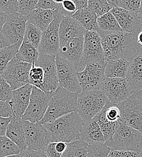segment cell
I'll return each instance as SVG.
<instances>
[{
	"mask_svg": "<svg viewBox=\"0 0 142 157\" xmlns=\"http://www.w3.org/2000/svg\"><path fill=\"white\" fill-rule=\"evenodd\" d=\"M137 33L119 32L101 37L105 63L109 60H129L142 48L137 42Z\"/></svg>",
	"mask_w": 142,
	"mask_h": 157,
	"instance_id": "6da1fadb",
	"label": "cell"
},
{
	"mask_svg": "<svg viewBox=\"0 0 142 157\" xmlns=\"http://www.w3.org/2000/svg\"><path fill=\"white\" fill-rule=\"evenodd\" d=\"M85 121L78 112H73L42 124L48 132L51 141L69 143L80 138Z\"/></svg>",
	"mask_w": 142,
	"mask_h": 157,
	"instance_id": "7a4b0ae2",
	"label": "cell"
},
{
	"mask_svg": "<svg viewBox=\"0 0 142 157\" xmlns=\"http://www.w3.org/2000/svg\"><path fill=\"white\" fill-rule=\"evenodd\" d=\"M78 94L59 86L53 93L47 111L40 123L44 124L71 113L78 112Z\"/></svg>",
	"mask_w": 142,
	"mask_h": 157,
	"instance_id": "3957f363",
	"label": "cell"
},
{
	"mask_svg": "<svg viewBox=\"0 0 142 157\" xmlns=\"http://www.w3.org/2000/svg\"><path fill=\"white\" fill-rule=\"evenodd\" d=\"M111 150L134 151L142 154V134L120 121L114 135L106 140Z\"/></svg>",
	"mask_w": 142,
	"mask_h": 157,
	"instance_id": "277c9868",
	"label": "cell"
},
{
	"mask_svg": "<svg viewBox=\"0 0 142 157\" xmlns=\"http://www.w3.org/2000/svg\"><path fill=\"white\" fill-rule=\"evenodd\" d=\"M108 101L101 90L82 92L78 97V113L84 121H88L99 114Z\"/></svg>",
	"mask_w": 142,
	"mask_h": 157,
	"instance_id": "5b68a950",
	"label": "cell"
},
{
	"mask_svg": "<svg viewBox=\"0 0 142 157\" xmlns=\"http://www.w3.org/2000/svg\"><path fill=\"white\" fill-rule=\"evenodd\" d=\"M53 21L42 33L41 42L38 50L41 54L56 56L58 54L60 47L59 28L63 15L62 9L53 10Z\"/></svg>",
	"mask_w": 142,
	"mask_h": 157,
	"instance_id": "8992f818",
	"label": "cell"
},
{
	"mask_svg": "<svg viewBox=\"0 0 142 157\" xmlns=\"http://www.w3.org/2000/svg\"><path fill=\"white\" fill-rule=\"evenodd\" d=\"M105 63L104 61L90 62L85 65L82 71L77 72L82 92L101 90L102 85L105 78Z\"/></svg>",
	"mask_w": 142,
	"mask_h": 157,
	"instance_id": "52a82bcc",
	"label": "cell"
},
{
	"mask_svg": "<svg viewBox=\"0 0 142 157\" xmlns=\"http://www.w3.org/2000/svg\"><path fill=\"white\" fill-rule=\"evenodd\" d=\"M53 94L33 86L29 104L21 118L33 123L40 122L47 111Z\"/></svg>",
	"mask_w": 142,
	"mask_h": 157,
	"instance_id": "ba28073f",
	"label": "cell"
},
{
	"mask_svg": "<svg viewBox=\"0 0 142 157\" xmlns=\"http://www.w3.org/2000/svg\"><path fill=\"white\" fill-rule=\"evenodd\" d=\"M56 66L59 86L70 92L81 94L82 90L75 67L58 55L56 56Z\"/></svg>",
	"mask_w": 142,
	"mask_h": 157,
	"instance_id": "9c48e42d",
	"label": "cell"
},
{
	"mask_svg": "<svg viewBox=\"0 0 142 157\" xmlns=\"http://www.w3.org/2000/svg\"><path fill=\"white\" fill-rule=\"evenodd\" d=\"M32 66V64L19 60L15 57L0 76L5 78L13 91L29 83V75Z\"/></svg>",
	"mask_w": 142,
	"mask_h": 157,
	"instance_id": "30bf717a",
	"label": "cell"
},
{
	"mask_svg": "<svg viewBox=\"0 0 142 157\" xmlns=\"http://www.w3.org/2000/svg\"><path fill=\"white\" fill-rule=\"evenodd\" d=\"M23 125L27 149L45 152L51 140L44 126L40 122L33 123L24 120Z\"/></svg>",
	"mask_w": 142,
	"mask_h": 157,
	"instance_id": "8fae6325",
	"label": "cell"
},
{
	"mask_svg": "<svg viewBox=\"0 0 142 157\" xmlns=\"http://www.w3.org/2000/svg\"><path fill=\"white\" fill-rule=\"evenodd\" d=\"M121 111L119 121L142 134V101L131 96L117 105Z\"/></svg>",
	"mask_w": 142,
	"mask_h": 157,
	"instance_id": "7c38bea8",
	"label": "cell"
},
{
	"mask_svg": "<svg viewBox=\"0 0 142 157\" xmlns=\"http://www.w3.org/2000/svg\"><path fill=\"white\" fill-rule=\"evenodd\" d=\"M101 91L108 100L115 105H119L132 94L129 85L126 78L105 77L102 85Z\"/></svg>",
	"mask_w": 142,
	"mask_h": 157,
	"instance_id": "4fadbf2b",
	"label": "cell"
},
{
	"mask_svg": "<svg viewBox=\"0 0 142 157\" xmlns=\"http://www.w3.org/2000/svg\"><path fill=\"white\" fill-rule=\"evenodd\" d=\"M83 38L82 66L85 68L88 63L104 61V52L99 34L96 31H86Z\"/></svg>",
	"mask_w": 142,
	"mask_h": 157,
	"instance_id": "5bb4252c",
	"label": "cell"
},
{
	"mask_svg": "<svg viewBox=\"0 0 142 157\" xmlns=\"http://www.w3.org/2000/svg\"><path fill=\"white\" fill-rule=\"evenodd\" d=\"M34 65L41 67L44 71V92L53 93L59 87L56 66V56L40 53Z\"/></svg>",
	"mask_w": 142,
	"mask_h": 157,
	"instance_id": "9a60e30c",
	"label": "cell"
},
{
	"mask_svg": "<svg viewBox=\"0 0 142 157\" xmlns=\"http://www.w3.org/2000/svg\"><path fill=\"white\" fill-rule=\"evenodd\" d=\"M26 24V17L18 12L8 15L1 32L10 42L12 45L21 44L24 39Z\"/></svg>",
	"mask_w": 142,
	"mask_h": 157,
	"instance_id": "2e32d148",
	"label": "cell"
},
{
	"mask_svg": "<svg viewBox=\"0 0 142 157\" xmlns=\"http://www.w3.org/2000/svg\"><path fill=\"white\" fill-rule=\"evenodd\" d=\"M110 12L123 32L138 33L142 30V21L137 13L119 7L112 8Z\"/></svg>",
	"mask_w": 142,
	"mask_h": 157,
	"instance_id": "e0dca14e",
	"label": "cell"
},
{
	"mask_svg": "<svg viewBox=\"0 0 142 157\" xmlns=\"http://www.w3.org/2000/svg\"><path fill=\"white\" fill-rule=\"evenodd\" d=\"M83 37L70 40L64 47L59 48L58 55L70 61L76 68L77 72L81 71L84 67L82 65L83 48Z\"/></svg>",
	"mask_w": 142,
	"mask_h": 157,
	"instance_id": "ac0fdd59",
	"label": "cell"
},
{
	"mask_svg": "<svg viewBox=\"0 0 142 157\" xmlns=\"http://www.w3.org/2000/svg\"><path fill=\"white\" fill-rule=\"evenodd\" d=\"M85 32V29L71 16L63 17L59 28V48L64 47L73 38L83 37Z\"/></svg>",
	"mask_w": 142,
	"mask_h": 157,
	"instance_id": "d6986e66",
	"label": "cell"
},
{
	"mask_svg": "<svg viewBox=\"0 0 142 157\" xmlns=\"http://www.w3.org/2000/svg\"><path fill=\"white\" fill-rule=\"evenodd\" d=\"M126 78L132 93L142 90V48L129 59Z\"/></svg>",
	"mask_w": 142,
	"mask_h": 157,
	"instance_id": "ffe728a7",
	"label": "cell"
},
{
	"mask_svg": "<svg viewBox=\"0 0 142 157\" xmlns=\"http://www.w3.org/2000/svg\"><path fill=\"white\" fill-rule=\"evenodd\" d=\"M33 86L28 83L12 91L9 103L15 117L21 118L24 114L30 101Z\"/></svg>",
	"mask_w": 142,
	"mask_h": 157,
	"instance_id": "44dd1931",
	"label": "cell"
},
{
	"mask_svg": "<svg viewBox=\"0 0 142 157\" xmlns=\"http://www.w3.org/2000/svg\"><path fill=\"white\" fill-rule=\"evenodd\" d=\"M6 136L13 142L21 151L27 149L24 135L23 120L21 118L13 117L9 123Z\"/></svg>",
	"mask_w": 142,
	"mask_h": 157,
	"instance_id": "7402d4cb",
	"label": "cell"
},
{
	"mask_svg": "<svg viewBox=\"0 0 142 157\" xmlns=\"http://www.w3.org/2000/svg\"><path fill=\"white\" fill-rule=\"evenodd\" d=\"M80 138L88 144L106 141L99 124L94 117L85 121L81 131Z\"/></svg>",
	"mask_w": 142,
	"mask_h": 157,
	"instance_id": "603a6c76",
	"label": "cell"
},
{
	"mask_svg": "<svg viewBox=\"0 0 142 157\" xmlns=\"http://www.w3.org/2000/svg\"><path fill=\"white\" fill-rule=\"evenodd\" d=\"M27 21L44 32L54 19L53 10L35 9L25 16Z\"/></svg>",
	"mask_w": 142,
	"mask_h": 157,
	"instance_id": "cb8c5ba5",
	"label": "cell"
},
{
	"mask_svg": "<svg viewBox=\"0 0 142 157\" xmlns=\"http://www.w3.org/2000/svg\"><path fill=\"white\" fill-rule=\"evenodd\" d=\"M129 66V60H109L105 63L104 74L109 78H126Z\"/></svg>",
	"mask_w": 142,
	"mask_h": 157,
	"instance_id": "d4e9b609",
	"label": "cell"
},
{
	"mask_svg": "<svg viewBox=\"0 0 142 157\" xmlns=\"http://www.w3.org/2000/svg\"><path fill=\"white\" fill-rule=\"evenodd\" d=\"M97 23L98 27L97 32L101 37L123 32L117 20L110 11L98 17Z\"/></svg>",
	"mask_w": 142,
	"mask_h": 157,
	"instance_id": "484cf974",
	"label": "cell"
},
{
	"mask_svg": "<svg viewBox=\"0 0 142 157\" xmlns=\"http://www.w3.org/2000/svg\"><path fill=\"white\" fill-rule=\"evenodd\" d=\"M73 18L76 20L86 31L98 32V16L88 7L84 9L78 10L72 16Z\"/></svg>",
	"mask_w": 142,
	"mask_h": 157,
	"instance_id": "4316f807",
	"label": "cell"
},
{
	"mask_svg": "<svg viewBox=\"0 0 142 157\" xmlns=\"http://www.w3.org/2000/svg\"><path fill=\"white\" fill-rule=\"evenodd\" d=\"M39 55L40 52L38 49L29 41L23 39L15 58L21 61L34 64L36 62Z\"/></svg>",
	"mask_w": 142,
	"mask_h": 157,
	"instance_id": "83f0119b",
	"label": "cell"
},
{
	"mask_svg": "<svg viewBox=\"0 0 142 157\" xmlns=\"http://www.w3.org/2000/svg\"><path fill=\"white\" fill-rule=\"evenodd\" d=\"M88 144L79 138L67 144L61 157H87Z\"/></svg>",
	"mask_w": 142,
	"mask_h": 157,
	"instance_id": "f1b7e54d",
	"label": "cell"
},
{
	"mask_svg": "<svg viewBox=\"0 0 142 157\" xmlns=\"http://www.w3.org/2000/svg\"><path fill=\"white\" fill-rule=\"evenodd\" d=\"M20 44H15L0 50V75L3 73L8 63L15 57Z\"/></svg>",
	"mask_w": 142,
	"mask_h": 157,
	"instance_id": "f546056e",
	"label": "cell"
},
{
	"mask_svg": "<svg viewBox=\"0 0 142 157\" xmlns=\"http://www.w3.org/2000/svg\"><path fill=\"white\" fill-rule=\"evenodd\" d=\"M94 118L98 121L101 129L102 134L106 140L110 138L114 135L120 123V121L116 122H111L108 121L106 118L103 117L100 113L98 114Z\"/></svg>",
	"mask_w": 142,
	"mask_h": 157,
	"instance_id": "4dcf8cb0",
	"label": "cell"
},
{
	"mask_svg": "<svg viewBox=\"0 0 142 157\" xmlns=\"http://www.w3.org/2000/svg\"><path fill=\"white\" fill-rule=\"evenodd\" d=\"M42 32L35 25L27 21L24 39L29 41L36 48H38Z\"/></svg>",
	"mask_w": 142,
	"mask_h": 157,
	"instance_id": "1f68e13d",
	"label": "cell"
},
{
	"mask_svg": "<svg viewBox=\"0 0 142 157\" xmlns=\"http://www.w3.org/2000/svg\"><path fill=\"white\" fill-rule=\"evenodd\" d=\"M20 149L6 136L0 137V157L18 155Z\"/></svg>",
	"mask_w": 142,
	"mask_h": 157,
	"instance_id": "d6a6232c",
	"label": "cell"
},
{
	"mask_svg": "<svg viewBox=\"0 0 142 157\" xmlns=\"http://www.w3.org/2000/svg\"><path fill=\"white\" fill-rule=\"evenodd\" d=\"M44 71L41 67L32 64L29 75V83L44 91Z\"/></svg>",
	"mask_w": 142,
	"mask_h": 157,
	"instance_id": "836d02e7",
	"label": "cell"
},
{
	"mask_svg": "<svg viewBox=\"0 0 142 157\" xmlns=\"http://www.w3.org/2000/svg\"><path fill=\"white\" fill-rule=\"evenodd\" d=\"M111 149L105 143L90 144L87 148V157H108Z\"/></svg>",
	"mask_w": 142,
	"mask_h": 157,
	"instance_id": "e575fe53",
	"label": "cell"
},
{
	"mask_svg": "<svg viewBox=\"0 0 142 157\" xmlns=\"http://www.w3.org/2000/svg\"><path fill=\"white\" fill-rule=\"evenodd\" d=\"M88 8L99 17L109 12L113 7L107 0H88Z\"/></svg>",
	"mask_w": 142,
	"mask_h": 157,
	"instance_id": "d590c367",
	"label": "cell"
},
{
	"mask_svg": "<svg viewBox=\"0 0 142 157\" xmlns=\"http://www.w3.org/2000/svg\"><path fill=\"white\" fill-rule=\"evenodd\" d=\"M38 0H18V13L27 16L35 9Z\"/></svg>",
	"mask_w": 142,
	"mask_h": 157,
	"instance_id": "8d00e7d4",
	"label": "cell"
},
{
	"mask_svg": "<svg viewBox=\"0 0 142 157\" xmlns=\"http://www.w3.org/2000/svg\"><path fill=\"white\" fill-rule=\"evenodd\" d=\"M18 0H0V10L10 15L18 12Z\"/></svg>",
	"mask_w": 142,
	"mask_h": 157,
	"instance_id": "74e56055",
	"label": "cell"
},
{
	"mask_svg": "<svg viewBox=\"0 0 142 157\" xmlns=\"http://www.w3.org/2000/svg\"><path fill=\"white\" fill-rule=\"evenodd\" d=\"M12 91L5 78L0 76V101L10 100L12 98Z\"/></svg>",
	"mask_w": 142,
	"mask_h": 157,
	"instance_id": "f35d334b",
	"label": "cell"
},
{
	"mask_svg": "<svg viewBox=\"0 0 142 157\" xmlns=\"http://www.w3.org/2000/svg\"><path fill=\"white\" fill-rule=\"evenodd\" d=\"M141 0H119V6L123 9L137 13L140 7Z\"/></svg>",
	"mask_w": 142,
	"mask_h": 157,
	"instance_id": "ab89813d",
	"label": "cell"
},
{
	"mask_svg": "<svg viewBox=\"0 0 142 157\" xmlns=\"http://www.w3.org/2000/svg\"><path fill=\"white\" fill-rule=\"evenodd\" d=\"M35 9L56 10L62 9V5L56 3L53 0H38Z\"/></svg>",
	"mask_w": 142,
	"mask_h": 157,
	"instance_id": "60d3db41",
	"label": "cell"
},
{
	"mask_svg": "<svg viewBox=\"0 0 142 157\" xmlns=\"http://www.w3.org/2000/svg\"><path fill=\"white\" fill-rule=\"evenodd\" d=\"M61 5L63 17L72 16L77 11L76 5L71 0H64Z\"/></svg>",
	"mask_w": 142,
	"mask_h": 157,
	"instance_id": "b9f144b4",
	"label": "cell"
},
{
	"mask_svg": "<svg viewBox=\"0 0 142 157\" xmlns=\"http://www.w3.org/2000/svg\"><path fill=\"white\" fill-rule=\"evenodd\" d=\"M9 101H0V117L12 118L15 117Z\"/></svg>",
	"mask_w": 142,
	"mask_h": 157,
	"instance_id": "7bdbcfd3",
	"label": "cell"
},
{
	"mask_svg": "<svg viewBox=\"0 0 142 157\" xmlns=\"http://www.w3.org/2000/svg\"><path fill=\"white\" fill-rule=\"evenodd\" d=\"M139 153L134 151L111 150L108 157H137Z\"/></svg>",
	"mask_w": 142,
	"mask_h": 157,
	"instance_id": "ee69618b",
	"label": "cell"
},
{
	"mask_svg": "<svg viewBox=\"0 0 142 157\" xmlns=\"http://www.w3.org/2000/svg\"><path fill=\"white\" fill-rule=\"evenodd\" d=\"M18 157H47L45 152L36 151L30 149H25L21 151Z\"/></svg>",
	"mask_w": 142,
	"mask_h": 157,
	"instance_id": "f6af8a7d",
	"label": "cell"
},
{
	"mask_svg": "<svg viewBox=\"0 0 142 157\" xmlns=\"http://www.w3.org/2000/svg\"><path fill=\"white\" fill-rule=\"evenodd\" d=\"M55 141H51L46 147L45 153L47 157H61V154L58 153L56 149Z\"/></svg>",
	"mask_w": 142,
	"mask_h": 157,
	"instance_id": "bcb514c9",
	"label": "cell"
},
{
	"mask_svg": "<svg viewBox=\"0 0 142 157\" xmlns=\"http://www.w3.org/2000/svg\"><path fill=\"white\" fill-rule=\"evenodd\" d=\"M10 120V118L0 117V137L6 136L7 127Z\"/></svg>",
	"mask_w": 142,
	"mask_h": 157,
	"instance_id": "7dc6e473",
	"label": "cell"
},
{
	"mask_svg": "<svg viewBox=\"0 0 142 157\" xmlns=\"http://www.w3.org/2000/svg\"><path fill=\"white\" fill-rule=\"evenodd\" d=\"M11 45L12 44L10 43V42L1 32H0V50H2Z\"/></svg>",
	"mask_w": 142,
	"mask_h": 157,
	"instance_id": "c3c4849f",
	"label": "cell"
},
{
	"mask_svg": "<svg viewBox=\"0 0 142 157\" xmlns=\"http://www.w3.org/2000/svg\"><path fill=\"white\" fill-rule=\"evenodd\" d=\"M75 4L77 10L88 7V0H71Z\"/></svg>",
	"mask_w": 142,
	"mask_h": 157,
	"instance_id": "681fc988",
	"label": "cell"
},
{
	"mask_svg": "<svg viewBox=\"0 0 142 157\" xmlns=\"http://www.w3.org/2000/svg\"><path fill=\"white\" fill-rule=\"evenodd\" d=\"M67 144H68V143H65V142H62V141L56 142V149L57 152L58 153L61 154L62 155L64 152V151H65V149L67 147Z\"/></svg>",
	"mask_w": 142,
	"mask_h": 157,
	"instance_id": "f907efd6",
	"label": "cell"
},
{
	"mask_svg": "<svg viewBox=\"0 0 142 157\" xmlns=\"http://www.w3.org/2000/svg\"><path fill=\"white\" fill-rule=\"evenodd\" d=\"M7 17L8 15L6 13L0 10V32H1L2 27L6 21Z\"/></svg>",
	"mask_w": 142,
	"mask_h": 157,
	"instance_id": "816d5d0a",
	"label": "cell"
},
{
	"mask_svg": "<svg viewBox=\"0 0 142 157\" xmlns=\"http://www.w3.org/2000/svg\"><path fill=\"white\" fill-rule=\"evenodd\" d=\"M131 96L134 97V98H136L139 99L140 101H142V90L139 91H136V92L132 93Z\"/></svg>",
	"mask_w": 142,
	"mask_h": 157,
	"instance_id": "f5cc1de1",
	"label": "cell"
},
{
	"mask_svg": "<svg viewBox=\"0 0 142 157\" xmlns=\"http://www.w3.org/2000/svg\"><path fill=\"white\" fill-rule=\"evenodd\" d=\"M107 1L113 8L119 6V0H107Z\"/></svg>",
	"mask_w": 142,
	"mask_h": 157,
	"instance_id": "db71d44e",
	"label": "cell"
},
{
	"mask_svg": "<svg viewBox=\"0 0 142 157\" xmlns=\"http://www.w3.org/2000/svg\"><path fill=\"white\" fill-rule=\"evenodd\" d=\"M137 42L139 43V44L142 46V30L137 33Z\"/></svg>",
	"mask_w": 142,
	"mask_h": 157,
	"instance_id": "11a10c76",
	"label": "cell"
},
{
	"mask_svg": "<svg viewBox=\"0 0 142 157\" xmlns=\"http://www.w3.org/2000/svg\"><path fill=\"white\" fill-rule=\"evenodd\" d=\"M137 15L140 18V19L142 21V0H141V3H140V9H139V10L137 13Z\"/></svg>",
	"mask_w": 142,
	"mask_h": 157,
	"instance_id": "9f6ffc18",
	"label": "cell"
},
{
	"mask_svg": "<svg viewBox=\"0 0 142 157\" xmlns=\"http://www.w3.org/2000/svg\"><path fill=\"white\" fill-rule=\"evenodd\" d=\"M64 0H53V1H55L56 3H58V4H62V2Z\"/></svg>",
	"mask_w": 142,
	"mask_h": 157,
	"instance_id": "6f0895ef",
	"label": "cell"
},
{
	"mask_svg": "<svg viewBox=\"0 0 142 157\" xmlns=\"http://www.w3.org/2000/svg\"><path fill=\"white\" fill-rule=\"evenodd\" d=\"M18 155H11V156H8V157H18Z\"/></svg>",
	"mask_w": 142,
	"mask_h": 157,
	"instance_id": "680465c9",
	"label": "cell"
},
{
	"mask_svg": "<svg viewBox=\"0 0 142 157\" xmlns=\"http://www.w3.org/2000/svg\"><path fill=\"white\" fill-rule=\"evenodd\" d=\"M137 157H142V154H139V155H138Z\"/></svg>",
	"mask_w": 142,
	"mask_h": 157,
	"instance_id": "91938a15",
	"label": "cell"
}]
</instances>
